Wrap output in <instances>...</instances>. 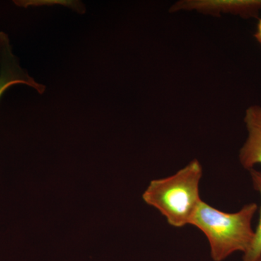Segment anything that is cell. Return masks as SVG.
<instances>
[{"instance_id": "6da1fadb", "label": "cell", "mask_w": 261, "mask_h": 261, "mask_svg": "<svg viewBox=\"0 0 261 261\" xmlns=\"http://www.w3.org/2000/svg\"><path fill=\"white\" fill-rule=\"evenodd\" d=\"M256 203L247 204L235 213H226L200 202L191 225L205 235L214 261H223L236 252L246 253L255 238L252 222L257 212Z\"/></svg>"}, {"instance_id": "7a4b0ae2", "label": "cell", "mask_w": 261, "mask_h": 261, "mask_svg": "<svg viewBox=\"0 0 261 261\" xmlns=\"http://www.w3.org/2000/svg\"><path fill=\"white\" fill-rule=\"evenodd\" d=\"M202 176V166L194 160L172 176L151 181L142 197L171 226L180 228L191 224L202 201L199 190Z\"/></svg>"}, {"instance_id": "3957f363", "label": "cell", "mask_w": 261, "mask_h": 261, "mask_svg": "<svg viewBox=\"0 0 261 261\" xmlns=\"http://www.w3.org/2000/svg\"><path fill=\"white\" fill-rule=\"evenodd\" d=\"M15 84H25L35 89L38 93L43 94L45 86L37 83L34 79L20 68L18 58L13 54L9 38L0 32V98L7 89Z\"/></svg>"}, {"instance_id": "277c9868", "label": "cell", "mask_w": 261, "mask_h": 261, "mask_svg": "<svg viewBox=\"0 0 261 261\" xmlns=\"http://www.w3.org/2000/svg\"><path fill=\"white\" fill-rule=\"evenodd\" d=\"M196 10L205 14L217 15L221 13H232L243 18L257 17L261 10V0H224V1H185L173 5V12Z\"/></svg>"}, {"instance_id": "5b68a950", "label": "cell", "mask_w": 261, "mask_h": 261, "mask_svg": "<svg viewBox=\"0 0 261 261\" xmlns=\"http://www.w3.org/2000/svg\"><path fill=\"white\" fill-rule=\"evenodd\" d=\"M247 130V138L239 154V160L245 169L261 164V107L251 106L247 109L244 118Z\"/></svg>"}, {"instance_id": "8992f818", "label": "cell", "mask_w": 261, "mask_h": 261, "mask_svg": "<svg viewBox=\"0 0 261 261\" xmlns=\"http://www.w3.org/2000/svg\"><path fill=\"white\" fill-rule=\"evenodd\" d=\"M252 186L258 192L261 200V171L252 168L249 171ZM261 255V204L259 212L258 224L255 230V238L250 250L244 254L243 261H257Z\"/></svg>"}, {"instance_id": "52a82bcc", "label": "cell", "mask_w": 261, "mask_h": 261, "mask_svg": "<svg viewBox=\"0 0 261 261\" xmlns=\"http://www.w3.org/2000/svg\"><path fill=\"white\" fill-rule=\"evenodd\" d=\"M254 37H255L257 42L261 44V18L258 20V23H257L256 32H255Z\"/></svg>"}, {"instance_id": "ba28073f", "label": "cell", "mask_w": 261, "mask_h": 261, "mask_svg": "<svg viewBox=\"0 0 261 261\" xmlns=\"http://www.w3.org/2000/svg\"><path fill=\"white\" fill-rule=\"evenodd\" d=\"M257 261H261V255H260V257H259V259H258V260H257Z\"/></svg>"}]
</instances>
